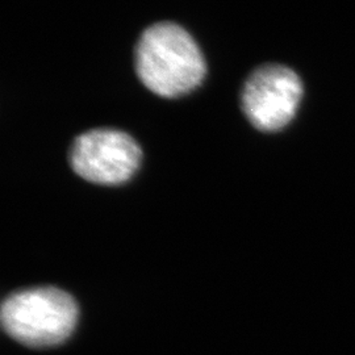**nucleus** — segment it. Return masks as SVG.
I'll return each mask as SVG.
<instances>
[{
  "mask_svg": "<svg viewBox=\"0 0 355 355\" xmlns=\"http://www.w3.org/2000/svg\"><path fill=\"white\" fill-rule=\"evenodd\" d=\"M136 71L141 83L162 98H179L198 89L207 73L199 45L175 23L146 28L136 46Z\"/></svg>",
  "mask_w": 355,
  "mask_h": 355,
  "instance_id": "nucleus-1",
  "label": "nucleus"
},
{
  "mask_svg": "<svg viewBox=\"0 0 355 355\" xmlns=\"http://www.w3.org/2000/svg\"><path fill=\"white\" fill-rule=\"evenodd\" d=\"M76 320L74 299L51 287L17 292L1 306L4 330L16 341L33 347L64 343L76 328Z\"/></svg>",
  "mask_w": 355,
  "mask_h": 355,
  "instance_id": "nucleus-2",
  "label": "nucleus"
},
{
  "mask_svg": "<svg viewBox=\"0 0 355 355\" xmlns=\"http://www.w3.org/2000/svg\"><path fill=\"white\" fill-rule=\"evenodd\" d=\"M142 153L133 137L116 129H92L76 137L69 161L76 175L85 180L117 186L135 175Z\"/></svg>",
  "mask_w": 355,
  "mask_h": 355,
  "instance_id": "nucleus-3",
  "label": "nucleus"
},
{
  "mask_svg": "<svg viewBox=\"0 0 355 355\" xmlns=\"http://www.w3.org/2000/svg\"><path fill=\"white\" fill-rule=\"evenodd\" d=\"M303 96L297 74L282 64H265L246 79L242 111L253 127L263 132L280 130L293 119Z\"/></svg>",
  "mask_w": 355,
  "mask_h": 355,
  "instance_id": "nucleus-4",
  "label": "nucleus"
}]
</instances>
